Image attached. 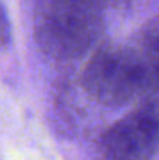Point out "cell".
Returning a JSON list of instances; mask_svg holds the SVG:
<instances>
[{
  "mask_svg": "<svg viewBox=\"0 0 159 160\" xmlns=\"http://www.w3.org/2000/svg\"><path fill=\"white\" fill-rule=\"evenodd\" d=\"M11 44V23L8 19L6 8L0 0V47L6 48Z\"/></svg>",
  "mask_w": 159,
  "mask_h": 160,
  "instance_id": "4",
  "label": "cell"
},
{
  "mask_svg": "<svg viewBox=\"0 0 159 160\" xmlns=\"http://www.w3.org/2000/svg\"><path fill=\"white\" fill-rule=\"evenodd\" d=\"M158 148V112L151 103L115 123L103 137L108 160H150Z\"/></svg>",
  "mask_w": 159,
  "mask_h": 160,
  "instance_id": "3",
  "label": "cell"
},
{
  "mask_svg": "<svg viewBox=\"0 0 159 160\" xmlns=\"http://www.w3.org/2000/svg\"><path fill=\"white\" fill-rule=\"evenodd\" d=\"M94 27V11L84 0H47L39 16L42 39L67 54H78L89 45Z\"/></svg>",
  "mask_w": 159,
  "mask_h": 160,
  "instance_id": "2",
  "label": "cell"
},
{
  "mask_svg": "<svg viewBox=\"0 0 159 160\" xmlns=\"http://www.w3.org/2000/svg\"><path fill=\"white\" fill-rule=\"evenodd\" d=\"M156 42V33L147 41V50L105 48L89 62L83 81L86 89L106 104H123L139 90L155 86L158 48L150 50Z\"/></svg>",
  "mask_w": 159,
  "mask_h": 160,
  "instance_id": "1",
  "label": "cell"
}]
</instances>
